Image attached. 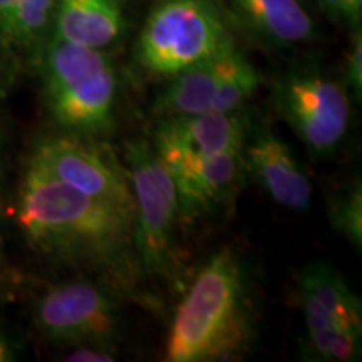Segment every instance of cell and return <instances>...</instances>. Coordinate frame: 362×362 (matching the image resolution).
I'll list each match as a JSON object with an SVG mask.
<instances>
[{
  "mask_svg": "<svg viewBox=\"0 0 362 362\" xmlns=\"http://www.w3.org/2000/svg\"><path fill=\"white\" fill-rule=\"evenodd\" d=\"M17 223L44 255L94 272L124 296L138 291L144 275L136 253L133 208L89 197L30 163Z\"/></svg>",
  "mask_w": 362,
  "mask_h": 362,
  "instance_id": "1",
  "label": "cell"
},
{
  "mask_svg": "<svg viewBox=\"0 0 362 362\" xmlns=\"http://www.w3.org/2000/svg\"><path fill=\"white\" fill-rule=\"evenodd\" d=\"M255 327L247 274L233 248L198 272L180 302L166 341L168 362L230 361L247 354Z\"/></svg>",
  "mask_w": 362,
  "mask_h": 362,
  "instance_id": "2",
  "label": "cell"
},
{
  "mask_svg": "<svg viewBox=\"0 0 362 362\" xmlns=\"http://www.w3.org/2000/svg\"><path fill=\"white\" fill-rule=\"evenodd\" d=\"M40 76L49 111L62 129L88 138L112 128L117 79L106 52L51 35L40 52Z\"/></svg>",
  "mask_w": 362,
  "mask_h": 362,
  "instance_id": "3",
  "label": "cell"
},
{
  "mask_svg": "<svg viewBox=\"0 0 362 362\" xmlns=\"http://www.w3.org/2000/svg\"><path fill=\"white\" fill-rule=\"evenodd\" d=\"M230 39L214 0H160L149 12L136 61L155 78H173L214 56Z\"/></svg>",
  "mask_w": 362,
  "mask_h": 362,
  "instance_id": "4",
  "label": "cell"
},
{
  "mask_svg": "<svg viewBox=\"0 0 362 362\" xmlns=\"http://www.w3.org/2000/svg\"><path fill=\"white\" fill-rule=\"evenodd\" d=\"M126 161L134 197L136 253L143 275L171 279L180 221L175 183L146 139H133L126 144Z\"/></svg>",
  "mask_w": 362,
  "mask_h": 362,
  "instance_id": "5",
  "label": "cell"
},
{
  "mask_svg": "<svg viewBox=\"0 0 362 362\" xmlns=\"http://www.w3.org/2000/svg\"><path fill=\"white\" fill-rule=\"evenodd\" d=\"M275 104L285 123L314 155H329L349 128L347 90L319 74H293L279 84Z\"/></svg>",
  "mask_w": 362,
  "mask_h": 362,
  "instance_id": "6",
  "label": "cell"
},
{
  "mask_svg": "<svg viewBox=\"0 0 362 362\" xmlns=\"http://www.w3.org/2000/svg\"><path fill=\"white\" fill-rule=\"evenodd\" d=\"M34 317L45 337L64 344L111 347L117 330L111 293L89 280H72L47 288L35 304Z\"/></svg>",
  "mask_w": 362,
  "mask_h": 362,
  "instance_id": "7",
  "label": "cell"
},
{
  "mask_svg": "<svg viewBox=\"0 0 362 362\" xmlns=\"http://www.w3.org/2000/svg\"><path fill=\"white\" fill-rule=\"evenodd\" d=\"M153 148L175 183L180 221L211 215L233 202L245 175L242 151L208 156L163 144Z\"/></svg>",
  "mask_w": 362,
  "mask_h": 362,
  "instance_id": "8",
  "label": "cell"
},
{
  "mask_svg": "<svg viewBox=\"0 0 362 362\" xmlns=\"http://www.w3.org/2000/svg\"><path fill=\"white\" fill-rule=\"evenodd\" d=\"M30 163L89 197L134 210V197L126 170L110 151L83 141L81 136L45 138L37 144Z\"/></svg>",
  "mask_w": 362,
  "mask_h": 362,
  "instance_id": "9",
  "label": "cell"
},
{
  "mask_svg": "<svg viewBox=\"0 0 362 362\" xmlns=\"http://www.w3.org/2000/svg\"><path fill=\"white\" fill-rule=\"evenodd\" d=\"M245 173L280 206L305 211L312 202V183L288 144L277 134L260 131L242 148Z\"/></svg>",
  "mask_w": 362,
  "mask_h": 362,
  "instance_id": "10",
  "label": "cell"
},
{
  "mask_svg": "<svg viewBox=\"0 0 362 362\" xmlns=\"http://www.w3.org/2000/svg\"><path fill=\"white\" fill-rule=\"evenodd\" d=\"M248 117L233 112H203L193 116L163 117L155 129L153 144L173 146L197 155L242 151L247 141Z\"/></svg>",
  "mask_w": 362,
  "mask_h": 362,
  "instance_id": "11",
  "label": "cell"
},
{
  "mask_svg": "<svg viewBox=\"0 0 362 362\" xmlns=\"http://www.w3.org/2000/svg\"><path fill=\"white\" fill-rule=\"evenodd\" d=\"M124 33L119 0H56L52 35L104 51Z\"/></svg>",
  "mask_w": 362,
  "mask_h": 362,
  "instance_id": "12",
  "label": "cell"
},
{
  "mask_svg": "<svg viewBox=\"0 0 362 362\" xmlns=\"http://www.w3.org/2000/svg\"><path fill=\"white\" fill-rule=\"evenodd\" d=\"M228 40L214 56L203 59V61L170 78V84L156 98V116H193L211 111V104H214L216 86H218L221 74V66H223V52Z\"/></svg>",
  "mask_w": 362,
  "mask_h": 362,
  "instance_id": "13",
  "label": "cell"
},
{
  "mask_svg": "<svg viewBox=\"0 0 362 362\" xmlns=\"http://www.w3.org/2000/svg\"><path fill=\"white\" fill-rule=\"evenodd\" d=\"M232 6L253 33L272 44H300L314 34L309 13L297 0H232Z\"/></svg>",
  "mask_w": 362,
  "mask_h": 362,
  "instance_id": "14",
  "label": "cell"
},
{
  "mask_svg": "<svg viewBox=\"0 0 362 362\" xmlns=\"http://www.w3.org/2000/svg\"><path fill=\"white\" fill-rule=\"evenodd\" d=\"M298 291L309 293L325 309L352 325L362 327V305L342 274L329 262L314 260L298 274Z\"/></svg>",
  "mask_w": 362,
  "mask_h": 362,
  "instance_id": "15",
  "label": "cell"
},
{
  "mask_svg": "<svg viewBox=\"0 0 362 362\" xmlns=\"http://www.w3.org/2000/svg\"><path fill=\"white\" fill-rule=\"evenodd\" d=\"M259 86V71L235 45L233 39H230L223 52V66L211 111L233 112L242 110L243 104L257 93Z\"/></svg>",
  "mask_w": 362,
  "mask_h": 362,
  "instance_id": "16",
  "label": "cell"
},
{
  "mask_svg": "<svg viewBox=\"0 0 362 362\" xmlns=\"http://www.w3.org/2000/svg\"><path fill=\"white\" fill-rule=\"evenodd\" d=\"M361 329L324 327L307 330L305 354L312 361L347 362L359 359Z\"/></svg>",
  "mask_w": 362,
  "mask_h": 362,
  "instance_id": "17",
  "label": "cell"
},
{
  "mask_svg": "<svg viewBox=\"0 0 362 362\" xmlns=\"http://www.w3.org/2000/svg\"><path fill=\"white\" fill-rule=\"evenodd\" d=\"M54 11H56V0H19L11 42L24 47H34L44 42L45 34L52 25Z\"/></svg>",
  "mask_w": 362,
  "mask_h": 362,
  "instance_id": "18",
  "label": "cell"
},
{
  "mask_svg": "<svg viewBox=\"0 0 362 362\" xmlns=\"http://www.w3.org/2000/svg\"><path fill=\"white\" fill-rule=\"evenodd\" d=\"M330 220L336 228L354 245L362 247V193L357 183L330 205Z\"/></svg>",
  "mask_w": 362,
  "mask_h": 362,
  "instance_id": "19",
  "label": "cell"
},
{
  "mask_svg": "<svg viewBox=\"0 0 362 362\" xmlns=\"http://www.w3.org/2000/svg\"><path fill=\"white\" fill-rule=\"evenodd\" d=\"M346 86L357 101L362 98V39L357 33L351 42L346 61Z\"/></svg>",
  "mask_w": 362,
  "mask_h": 362,
  "instance_id": "20",
  "label": "cell"
},
{
  "mask_svg": "<svg viewBox=\"0 0 362 362\" xmlns=\"http://www.w3.org/2000/svg\"><path fill=\"white\" fill-rule=\"evenodd\" d=\"M81 347L69 352L66 361L71 362H112L116 359L111 347L99 344H79Z\"/></svg>",
  "mask_w": 362,
  "mask_h": 362,
  "instance_id": "21",
  "label": "cell"
},
{
  "mask_svg": "<svg viewBox=\"0 0 362 362\" xmlns=\"http://www.w3.org/2000/svg\"><path fill=\"white\" fill-rule=\"evenodd\" d=\"M8 40L0 30V94H4V90L8 88L11 81L13 78L12 71V59L11 52H8Z\"/></svg>",
  "mask_w": 362,
  "mask_h": 362,
  "instance_id": "22",
  "label": "cell"
},
{
  "mask_svg": "<svg viewBox=\"0 0 362 362\" xmlns=\"http://www.w3.org/2000/svg\"><path fill=\"white\" fill-rule=\"evenodd\" d=\"M17 2L19 0H0V30L11 40L13 19H16Z\"/></svg>",
  "mask_w": 362,
  "mask_h": 362,
  "instance_id": "23",
  "label": "cell"
},
{
  "mask_svg": "<svg viewBox=\"0 0 362 362\" xmlns=\"http://www.w3.org/2000/svg\"><path fill=\"white\" fill-rule=\"evenodd\" d=\"M322 11L327 13L330 19L349 21V7L347 0H319Z\"/></svg>",
  "mask_w": 362,
  "mask_h": 362,
  "instance_id": "24",
  "label": "cell"
},
{
  "mask_svg": "<svg viewBox=\"0 0 362 362\" xmlns=\"http://www.w3.org/2000/svg\"><path fill=\"white\" fill-rule=\"evenodd\" d=\"M347 7H349V21L352 25H357L361 22L362 13V0H347Z\"/></svg>",
  "mask_w": 362,
  "mask_h": 362,
  "instance_id": "25",
  "label": "cell"
},
{
  "mask_svg": "<svg viewBox=\"0 0 362 362\" xmlns=\"http://www.w3.org/2000/svg\"><path fill=\"white\" fill-rule=\"evenodd\" d=\"M8 356H11V351H8L7 342L4 341V339H0V362L11 359V357H8Z\"/></svg>",
  "mask_w": 362,
  "mask_h": 362,
  "instance_id": "26",
  "label": "cell"
}]
</instances>
